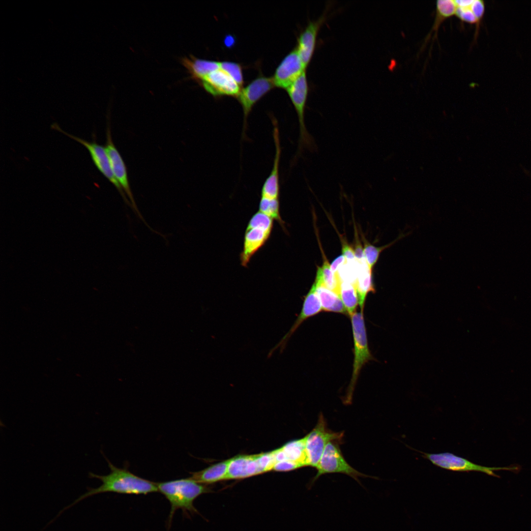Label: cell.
Segmentation results:
<instances>
[{"mask_svg": "<svg viewBox=\"0 0 531 531\" xmlns=\"http://www.w3.org/2000/svg\"><path fill=\"white\" fill-rule=\"evenodd\" d=\"M104 456L108 462L111 472L105 475L94 474L91 472L88 473L89 477L100 480L102 484L95 488L88 487L87 492L62 509L57 517L80 501L100 493L113 492L122 494L147 495L158 492L156 483L140 477L127 469L116 467L104 455Z\"/></svg>", "mask_w": 531, "mask_h": 531, "instance_id": "1", "label": "cell"}, {"mask_svg": "<svg viewBox=\"0 0 531 531\" xmlns=\"http://www.w3.org/2000/svg\"><path fill=\"white\" fill-rule=\"evenodd\" d=\"M158 492L163 494L171 504L168 518L169 527L177 509L185 513H198L194 501L200 495L211 492L206 485L197 482L190 477L156 483Z\"/></svg>", "mask_w": 531, "mask_h": 531, "instance_id": "2", "label": "cell"}, {"mask_svg": "<svg viewBox=\"0 0 531 531\" xmlns=\"http://www.w3.org/2000/svg\"><path fill=\"white\" fill-rule=\"evenodd\" d=\"M308 84L305 70L286 89L294 105L298 119L299 139L296 158L307 149L315 152L317 147L314 138L308 132L305 123V110L308 93Z\"/></svg>", "mask_w": 531, "mask_h": 531, "instance_id": "3", "label": "cell"}, {"mask_svg": "<svg viewBox=\"0 0 531 531\" xmlns=\"http://www.w3.org/2000/svg\"><path fill=\"white\" fill-rule=\"evenodd\" d=\"M354 343V359L352 376L344 402L351 403L355 384L363 365L373 357L370 351L364 324L363 312H355L351 316Z\"/></svg>", "mask_w": 531, "mask_h": 531, "instance_id": "4", "label": "cell"}, {"mask_svg": "<svg viewBox=\"0 0 531 531\" xmlns=\"http://www.w3.org/2000/svg\"><path fill=\"white\" fill-rule=\"evenodd\" d=\"M415 450L420 453L422 457L429 460L433 465L449 471L461 472H478L499 477L500 476L494 472L495 471L505 470L518 472L521 469L520 466L516 465L503 467L483 466L449 452L428 453L418 450Z\"/></svg>", "mask_w": 531, "mask_h": 531, "instance_id": "5", "label": "cell"}, {"mask_svg": "<svg viewBox=\"0 0 531 531\" xmlns=\"http://www.w3.org/2000/svg\"><path fill=\"white\" fill-rule=\"evenodd\" d=\"M339 443L338 442L332 441L326 445L316 468L317 473L309 483V488H311L321 475L327 473H344L351 476L360 484L361 483L358 479L360 477L375 478L361 473L351 466L343 457Z\"/></svg>", "mask_w": 531, "mask_h": 531, "instance_id": "6", "label": "cell"}, {"mask_svg": "<svg viewBox=\"0 0 531 531\" xmlns=\"http://www.w3.org/2000/svg\"><path fill=\"white\" fill-rule=\"evenodd\" d=\"M305 436L308 466L316 468L328 443L336 441L342 443L344 433L329 429L323 414L320 413L315 427Z\"/></svg>", "mask_w": 531, "mask_h": 531, "instance_id": "7", "label": "cell"}, {"mask_svg": "<svg viewBox=\"0 0 531 531\" xmlns=\"http://www.w3.org/2000/svg\"><path fill=\"white\" fill-rule=\"evenodd\" d=\"M53 129L57 130L83 145L89 152L92 160L98 170L117 188L126 203L130 205L125 196L122 188L116 179L112 170L110 161L105 147L96 142H89L79 137L70 134L63 130L57 123L51 125Z\"/></svg>", "mask_w": 531, "mask_h": 531, "instance_id": "8", "label": "cell"}, {"mask_svg": "<svg viewBox=\"0 0 531 531\" xmlns=\"http://www.w3.org/2000/svg\"><path fill=\"white\" fill-rule=\"evenodd\" d=\"M274 86L272 77L261 75L241 89L237 98L243 112V135L246 130L247 118L252 108L256 102Z\"/></svg>", "mask_w": 531, "mask_h": 531, "instance_id": "9", "label": "cell"}, {"mask_svg": "<svg viewBox=\"0 0 531 531\" xmlns=\"http://www.w3.org/2000/svg\"><path fill=\"white\" fill-rule=\"evenodd\" d=\"M198 83L214 97L227 95L237 97L241 90L237 82L220 68L204 77Z\"/></svg>", "mask_w": 531, "mask_h": 531, "instance_id": "10", "label": "cell"}, {"mask_svg": "<svg viewBox=\"0 0 531 531\" xmlns=\"http://www.w3.org/2000/svg\"><path fill=\"white\" fill-rule=\"evenodd\" d=\"M322 310L321 301L316 291V286L315 282H314L304 298L301 310L295 321L289 331L270 350L268 354V357L271 356L273 353L278 349L279 350L280 353H282L285 350L289 339L300 324L308 318L316 315Z\"/></svg>", "mask_w": 531, "mask_h": 531, "instance_id": "11", "label": "cell"}, {"mask_svg": "<svg viewBox=\"0 0 531 531\" xmlns=\"http://www.w3.org/2000/svg\"><path fill=\"white\" fill-rule=\"evenodd\" d=\"M305 68L296 47L284 58L277 67L272 77L274 86L286 89Z\"/></svg>", "mask_w": 531, "mask_h": 531, "instance_id": "12", "label": "cell"}, {"mask_svg": "<svg viewBox=\"0 0 531 531\" xmlns=\"http://www.w3.org/2000/svg\"><path fill=\"white\" fill-rule=\"evenodd\" d=\"M105 148L109 158L113 173L116 179L123 192L126 194L127 196L129 198L132 208L138 214L139 217L145 222L138 210L130 189L125 165L119 152L112 142L110 131L109 129L107 132V144Z\"/></svg>", "mask_w": 531, "mask_h": 531, "instance_id": "13", "label": "cell"}, {"mask_svg": "<svg viewBox=\"0 0 531 531\" xmlns=\"http://www.w3.org/2000/svg\"><path fill=\"white\" fill-rule=\"evenodd\" d=\"M325 16L323 15L317 20L310 21L298 36L296 48L305 68L313 55L319 30L325 19Z\"/></svg>", "mask_w": 531, "mask_h": 531, "instance_id": "14", "label": "cell"}, {"mask_svg": "<svg viewBox=\"0 0 531 531\" xmlns=\"http://www.w3.org/2000/svg\"><path fill=\"white\" fill-rule=\"evenodd\" d=\"M262 473L258 454L239 455L230 459L225 480L241 479Z\"/></svg>", "mask_w": 531, "mask_h": 531, "instance_id": "15", "label": "cell"}, {"mask_svg": "<svg viewBox=\"0 0 531 531\" xmlns=\"http://www.w3.org/2000/svg\"><path fill=\"white\" fill-rule=\"evenodd\" d=\"M272 123L274 126L273 136L275 146V154L270 174L266 179L262 188L261 197L277 199L279 196V169L281 149L277 121L274 119Z\"/></svg>", "mask_w": 531, "mask_h": 531, "instance_id": "16", "label": "cell"}, {"mask_svg": "<svg viewBox=\"0 0 531 531\" xmlns=\"http://www.w3.org/2000/svg\"><path fill=\"white\" fill-rule=\"evenodd\" d=\"M271 233L259 228L246 229L243 250L240 254V264L243 266H247L252 257L264 246Z\"/></svg>", "mask_w": 531, "mask_h": 531, "instance_id": "17", "label": "cell"}, {"mask_svg": "<svg viewBox=\"0 0 531 531\" xmlns=\"http://www.w3.org/2000/svg\"><path fill=\"white\" fill-rule=\"evenodd\" d=\"M357 279L355 284L360 311L363 312L365 300L368 294L375 291L372 278V270L368 266L366 260L357 262Z\"/></svg>", "mask_w": 531, "mask_h": 531, "instance_id": "18", "label": "cell"}, {"mask_svg": "<svg viewBox=\"0 0 531 531\" xmlns=\"http://www.w3.org/2000/svg\"><path fill=\"white\" fill-rule=\"evenodd\" d=\"M180 62L188 72L190 78L198 83L204 77L220 68V62L199 59L193 55L182 58Z\"/></svg>", "mask_w": 531, "mask_h": 531, "instance_id": "19", "label": "cell"}, {"mask_svg": "<svg viewBox=\"0 0 531 531\" xmlns=\"http://www.w3.org/2000/svg\"><path fill=\"white\" fill-rule=\"evenodd\" d=\"M314 282L323 311L348 315L340 296L326 287L318 278L316 277Z\"/></svg>", "mask_w": 531, "mask_h": 531, "instance_id": "20", "label": "cell"}, {"mask_svg": "<svg viewBox=\"0 0 531 531\" xmlns=\"http://www.w3.org/2000/svg\"><path fill=\"white\" fill-rule=\"evenodd\" d=\"M230 459L213 464L201 471L191 472L190 477L198 483L206 485L226 479Z\"/></svg>", "mask_w": 531, "mask_h": 531, "instance_id": "21", "label": "cell"}, {"mask_svg": "<svg viewBox=\"0 0 531 531\" xmlns=\"http://www.w3.org/2000/svg\"><path fill=\"white\" fill-rule=\"evenodd\" d=\"M280 448L286 460L296 462L302 467L308 466L306 451V436L290 441Z\"/></svg>", "mask_w": 531, "mask_h": 531, "instance_id": "22", "label": "cell"}, {"mask_svg": "<svg viewBox=\"0 0 531 531\" xmlns=\"http://www.w3.org/2000/svg\"><path fill=\"white\" fill-rule=\"evenodd\" d=\"M323 253V264L322 266H318L316 277L327 288L332 291L340 297L341 281L338 274H334L330 268V264L321 248Z\"/></svg>", "mask_w": 531, "mask_h": 531, "instance_id": "23", "label": "cell"}, {"mask_svg": "<svg viewBox=\"0 0 531 531\" xmlns=\"http://www.w3.org/2000/svg\"><path fill=\"white\" fill-rule=\"evenodd\" d=\"M340 297L348 313L351 316L355 312L358 302L355 286L347 282H341Z\"/></svg>", "mask_w": 531, "mask_h": 531, "instance_id": "24", "label": "cell"}, {"mask_svg": "<svg viewBox=\"0 0 531 531\" xmlns=\"http://www.w3.org/2000/svg\"><path fill=\"white\" fill-rule=\"evenodd\" d=\"M409 234L410 233H407L405 234H404L402 232L400 233L397 238L393 241L386 245L380 247L376 246L369 243L366 240L365 238L362 236L364 253L366 262L370 268L372 270L379 258L381 253L383 250L391 246L398 240L403 238Z\"/></svg>", "mask_w": 531, "mask_h": 531, "instance_id": "25", "label": "cell"}, {"mask_svg": "<svg viewBox=\"0 0 531 531\" xmlns=\"http://www.w3.org/2000/svg\"><path fill=\"white\" fill-rule=\"evenodd\" d=\"M456 6L454 0H439L436 2V16L432 30L437 31L441 23L447 18L455 15Z\"/></svg>", "mask_w": 531, "mask_h": 531, "instance_id": "26", "label": "cell"}, {"mask_svg": "<svg viewBox=\"0 0 531 531\" xmlns=\"http://www.w3.org/2000/svg\"><path fill=\"white\" fill-rule=\"evenodd\" d=\"M279 208V199H271L263 197L261 198L259 203V211L266 215L273 220H275L283 227L284 224L280 214Z\"/></svg>", "mask_w": 531, "mask_h": 531, "instance_id": "27", "label": "cell"}, {"mask_svg": "<svg viewBox=\"0 0 531 531\" xmlns=\"http://www.w3.org/2000/svg\"><path fill=\"white\" fill-rule=\"evenodd\" d=\"M273 225V220L259 211L252 216L246 229L259 228L271 233Z\"/></svg>", "mask_w": 531, "mask_h": 531, "instance_id": "28", "label": "cell"}, {"mask_svg": "<svg viewBox=\"0 0 531 531\" xmlns=\"http://www.w3.org/2000/svg\"><path fill=\"white\" fill-rule=\"evenodd\" d=\"M220 68L227 73L241 87L243 84L242 68L237 62L223 61L220 62Z\"/></svg>", "mask_w": 531, "mask_h": 531, "instance_id": "29", "label": "cell"}, {"mask_svg": "<svg viewBox=\"0 0 531 531\" xmlns=\"http://www.w3.org/2000/svg\"><path fill=\"white\" fill-rule=\"evenodd\" d=\"M455 15L461 20L470 24H478L476 17L470 7H456Z\"/></svg>", "mask_w": 531, "mask_h": 531, "instance_id": "30", "label": "cell"}, {"mask_svg": "<svg viewBox=\"0 0 531 531\" xmlns=\"http://www.w3.org/2000/svg\"><path fill=\"white\" fill-rule=\"evenodd\" d=\"M302 468L299 464L290 460H284L276 462L272 470L278 472H287Z\"/></svg>", "mask_w": 531, "mask_h": 531, "instance_id": "31", "label": "cell"}, {"mask_svg": "<svg viewBox=\"0 0 531 531\" xmlns=\"http://www.w3.org/2000/svg\"><path fill=\"white\" fill-rule=\"evenodd\" d=\"M341 239L342 255L345 257L346 262L349 264L355 263L356 259L354 248L342 237Z\"/></svg>", "mask_w": 531, "mask_h": 531, "instance_id": "32", "label": "cell"}, {"mask_svg": "<svg viewBox=\"0 0 531 531\" xmlns=\"http://www.w3.org/2000/svg\"><path fill=\"white\" fill-rule=\"evenodd\" d=\"M470 8L476 17L479 26L484 14V2L481 0H473Z\"/></svg>", "mask_w": 531, "mask_h": 531, "instance_id": "33", "label": "cell"}, {"mask_svg": "<svg viewBox=\"0 0 531 531\" xmlns=\"http://www.w3.org/2000/svg\"><path fill=\"white\" fill-rule=\"evenodd\" d=\"M354 229L355 241L354 249L356 261L359 262L366 260V259L364 253L363 248L359 239L358 233H357L355 227L354 228Z\"/></svg>", "mask_w": 531, "mask_h": 531, "instance_id": "34", "label": "cell"}, {"mask_svg": "<svg viewBox=\"0 0 531 531\" xmlns=\"http://www.w3.org/2000/svg\"><path fill=\"white\" fill-rule=\"evenodd\" d=\"M346 262L345 257L342 254L336 257L330 264L332 271L335 274H338V271L340 267Z\"/></svg>", "mask_w": 531, "mask_h": 531, "instance_id": "35", "label": "cell"}, {"mask_svg": "<svg viewBox=\"0 0 531 531\" xmlns=\"http://www.w3.org/2000/svg\"><path fill=\"white\" fill-rule=\"evenodd\" d=\"M473 0H454V2L456 7H470Z\"/></svg>", "mask_w": 531, "mask_h": 531, "instance_id": "36", "label": "cell"}]
</instances>
